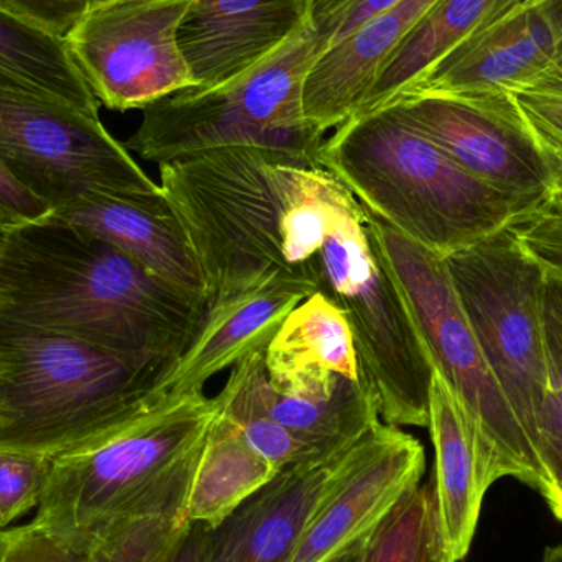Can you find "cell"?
<instances>
[{"label": "cell", "mask_w": 562, "mask_h": 562, "mask_svg": "<svg viewBox=\"0 0 562 562\" xmlns=\"http://www.w3.org/2000/svg\"><path fill=\"white\" fill-rule=\"evenodd\" d=\"M317 291L346 316L386 425L428 428L432 363L383 262L362 204L347 193L316 259Z\"/></svg>", "instance_id": "cell-8"}, {"label": "cell", "mask_w": 562, "mask_h": 562, "mask_svg": "<svg viewBox=\"0 0 562 562\" xmlns=\"http://www.w3.org/2000/svg\"><path fill=\"white\" fill-rule=\"evenodd\" d=\"M442 260L482 353L537 451L538 418L553 382L541 314L543 267L512 226Z\"/></svg>", "instance_id": "cell-9"}, {"label": "cell", "mask_w": 562, "mask_h": 562, "mask_svg": "<svg viewBox=\"0 0 562 562\" xmlns=\"http://www.w3.org/2000/svg\"><path fill=\"white\" fill-rule=\"evenodd\" d=\"M216 413L204 390L161 398L114 435L53 459L30 524L72 537L135 518L187 517L188 491Z\"/></svg>", "instance_id": "cell-5"}, {"label": "cell", "mask_w": 562, "mask_h": 562, "mask_svg": "<svg viewBox=\"0 0 562 562\" xmlns=\"http://www.w3.org/2000/svg\"><path fill=\"white\" fill-rule=\"evenodd\" d=\"M49 213L52 207L30 193L0 164V229L9 231Z\"/></svg>", "instance_id": "cell-35"}, {"label": "cell", "mask_w": 562, "mask_h": 562, "mask_svg": "<svg viewBox=\"0 0 562 562\" xmlns=\"http://www.w3.org/2000/svg\"><path fill=\"white\" fill-rule=\"evenodd\" d=\"M214 402L217 412L240 429L250 448L277 472L293 465L326 462L273 418L266 350L236 363L226 385L214 396Z\"/></svg>", "instance_id": "cell-26"}, {"label": "cell", "mask_w": 562, "mask_h": 562, "mask_svg": "<svg viewBox=\"0 0 562 562\" xmlns=\"http://www.w3.org/2000/svg\"><path fill=\"white\" fill-rule=\"evenodd\" d=\"M0 562H86L81 548L35 525L0 531Z\"/></svg>", "instance_id": "cell-32"}, {"label": "cell", "mask_w": 562, "mask_h": 562, "mask_svg": "<svg viewBox=\"0 0 562 562\" xmlns=\"http://www.w3.org/2000/svg\"><path fill=\"white\" fill-rule=\"evenodd\" d=\"M425 469V448L415 436L376 423L340 456L291 562H329L366 540L422 485Z\"/></svg>", "instance_id": "cell-13"}, {"label": "cell", "mask_w": 562, "mask_h": 562, "mask_svg": "<svg viewBox=\"0 0 562 562\" xmlns=\"http://www.w3.org/2000/svg\"><path fill=\"white\" fill-rule=\"evenodd\" d=\"M561 78L562 36L550 5L525 0L403 94L514 95Z\"/></svg>", "instance_id": "cell-14"}, {"label": "cell", "mask_w": 562, "mask_h": 562, "mask_svg": "<svg viewBox=\"0 0 562 562\" xmlns=\"http://www.w3.org/2000/svg\"><path fill=\"white\" fill-rule=\"evenodd\" d=\"M55 214L108 240L151 276L187 291L207 307L200 260L161 188L155 193H89Z\"/></svg>", "instance_id": "cell-17"}, {"label": "cell", "mask_w": 562, "mask_h": 562, "mask_svg": "<svg viewBox=\"0 0 562 562\" xmlns=\"http://www.w3.org/2000/svg\"><path fill=\"white\" fill-rule=\"evenodd\" d=\"M158 170L203 269L207 306L279 280L317 291V254L349 193L333 173L259 148L191 155Z\"/></svg>", "instance_id": "cell-1"}, {"label": "cell", "mask_w": 562, "mask_h": 562, "mask_svg": "<svg viewBox=\"0 0 562 562\" xmlns=\"http://www.w3.org/2000/svg\"><path fill=\"white\" fill-rule=\"evenodd\" d=\"M0 88L52 95L89 114L101 102L76 68L65 40L0 5Z\"/></svg>", "instance_id": "cell-25"}, {"label": "cell", "mask_w": 562, "mask_h": 562, "mask_svg": "<svg viewBox=\"0 0 562 562\" xmlns=\"http://www.w3.org/2000/svg\"><path fill=\"white\" fill-rule=\"evenodd\" d=\"M119 0H0V5L49 35L65 36L89 13Z\"/></svg>", "instance_id": "cell-33"}, {"label": "cell", "mask_w": 562, "mask_h": 562, "mask_svg": "<svg viewBox=\"0 0 562 562\" xmlns=\"http://www.w3.org/2000/svg\"><path fill=\"white\" fill-rule=\"evenodd\" d=\"M53 459L0 452V512L7 527L36 510Z\"/></svg>", "instance_id": "cell-29"}, {"label": "cell", "mask_w": 562, "mask_h": 562, "mask_svg": "<svg viewBox=\"0 0 562 562\" xmlns=\"http://www.w3.org/2000/svg\"><path fill=\"white\" fill-rule=\"evenodd\" d=\"M428 429L435 446L431 482L442 538L449 558L461 562L474 541L487 491L479 475L474 446L461 406L435 369L429 390Z\"/></svg>", "instance_id": "cell-21"}, {"label": "cell", "mask_w": 562, "mask_h": 562, "mask_svg": "<svg viewBox=\"0 0 562 562\" xmlns=\"http://www.w3.org/2000/svg\"><path fill=\"white\" fill-rule=\"evenodd\" d=\"M339 458L293 465L270 479L226 520L207 528L206 562H291Z\"/></svg>", "instance_id": "cell-18"}, {"label": "cell", "mask_w": 562, "mask_h": 562, "mask_svg": "<svg viewBox=\"0 0 562 562\" xmlns=\"http://www.w3.org/2000/svg\"><path fill=\"white\" fill-rule=\"evenodd\" d=\"M316 0H191L178 45L196 88L234 81L313 25Z\"/></svg>", "instance_id": "cell-15"}, {"label": "cell", "mask_w": 562, "mask_h": 562, "mask_svg": "<svg viewBox=\"0 0 562 562\" xmlns=\"http://www.w3.org/2000/svg\"><path fill=\"white\" fill-rule=\"evenodd\" d=\"M398 0H316L313 23L319 56Z\"/></svg>", "instance_id": "cell-31"}, {"label": "cell", "mask_w": 562, "mask_h": 562, "mask_svg": "<svg viewBox=\"0 0 562 562\" xmlns=\"http://www.w3.org/2000/svg\"><path fill=\"white\" fill-rule=\"evenodd\" d=\"M537 452L548 482L544 502L562 521V383L554 376L538 418Z\"/></svg>", "instance_id": "cell-30"}, {"label": "cell", "mask_w": 562, "mask_h": 562, "mask_svg": "<svg viewBox=\"0 0 562 562\" xmlns=\"http://www.w3.org/2000/svg\"><path fill=\"white\" fill-rule=\"evenodd\" d=\"M272 415L323 461L339 458L382 422L369 382L340 373L296 376L272 385Z\"/></svg>", "instance_id": "cell-20"}, {"label": "cell", "mask_w": 562, "mask_h": 562, "mask_svg": "<svg viewBox=\"0 0 562 562\" xmlns=\"http://www.w3.org/2000/svg\"><path fill=\"white\" fill-rule=\"evenodd\" d=\"M541 314H543L544 346H547L551 373L562 383V279L547 272H544Z\"/></svg>", "instance_id": "cell-36"}, {"label": "cell", "mask_w": 562, "mask_h": 562, "mask_svg": "<svg viewBox=\"0 0 562 562\" xmlns=\"http://www.w3.org/2000/svg\"><path fill=\"white\" fill-rule=\"evenodd\" d=\"M521 2L525 0H439L385 59L353 115L389 105L465 40L494 25Z\"/></svg>", "instance_id": "cell-22"}, {"label": "cell", "mask_w": 562, "mask_h": 562, "mask_svg": "<svg viewBox=\"0 0 562 562\" xmlns=\"http://www.w3.org/2000/svg\"><path fill=\"white\" fill-rule=\"evenodd\" d=\"M547 3L550 5L551 13H553L554 20H557L558 29H560L562 36V0H547Z\"/></svg>", "instance_id": "cell-39"}, {"label": "cell", "mask_w": 562, "mask_h": 562, "mask_svg": "<svg viewBox=\"0 0 562 562\" xmlns=\"http://www.w3.org/2000/svg\"><path fill=\"white\" fill-rule=\"evenodd\" d=\"M266 366L273 386L319 373L366 379L346 316L319 291L284 317L267 347Z\"/></svg>", "instance_id": "cell-23"}, {"label": "cell", "mask_w": 562, "mask_h": 562, "mask_svg": "<svg viewBox=\"0 0 562 562\" xmlns=\"http://www.w3.org/2000/svg\"><path fill=\"white\" fill-rule=\"evenodd\" d=\"M362 562H454L446 550L432 482L409 492L367 537Z\"/></svg>", "instance_id": "cell-27"}, {"label": "cell", "mask_w": 562, "mask_h": 562, "mask_svg": "<svg viewBox=\"0 0 562 562\" xmlns=\"http://www.w3.org/2000/svg\"><path fill=\"white\" fill-rule=\"evenodd\" d=\"M313 293L307 284L279 280L210 304L196 336L158 375L151 396L157 402L183 398L204 390L223 370L263 352L284 317Z\"/></svg>", "instance_id": "cell-16"}, {"label": "cell", "mask_w": 562, "mask_h": 562, "mask_svg": "<svg viewBox=\"0 0 562 562\" xmlns=\"http://www.w3.org/2000/svg\"><path fill=\"white\" fill-rule=\"evenodd\" d=\"M512 227L544 272L562 279V211L548 204L521 217Z\"/></svg>", "instance_id": "cell-34"}, {"label": "cell", "mask_w": 562, "mask_h": 562, "mask_svg": "<svg viewBox=\"0 0 562 562\" xmlns=\"http://www.w3.org/2000/svg\"><path fill=\"white\" fill-rule=\"evenodd\" d=\"M551 204H553V206H557V207H558V210H561V211H562V204H554V203H551Z\"/></svg>", "instance_id": "cell-43"}, {"label": "cell", "mask_w": 562, "mask_h": 562, "mask_svg": "<svg viewBox=\"0 0 562 562\" xmlns=\"http://www.w3.org/2000/svg\"><path fill=\"white\" fill-rule=\"evenodd\" d=\"M3 234H5V231L0 229V244H2Z\"/></svg>", "instance_id": "cell-42"}, {"label": "cell", "mask_w": 562, "mask_h": 562, "mask_svg": "<svg viewBox=\"0 0 562 562\" xmlns=\"http://www.w3.org/2000/svg\"><path fill=\"white\" fill-rule=\"evenodd\" d=\"M165 367L0 323V452L55 459L114 435L160 400Z\"/></svg>", "instance_id": "cell-4"}, {"label": "cell", "mask_w": 562, "mask_h": 562, "mask_svg": "<svg viewBox=\"0 0 562 562\" xmlns=\"http://www.w3.org/2000/svg\"><path fill=\"white\" fill-rule=\"evenodd\" d=\"M367 540V538H366ZM366 540L360 541V543L353 544L349 550L344 551L339 557L334 558L329 562H362L363 558V548H366Z\"/></svg>", "instance_id": "cell-38"}, {"label": "cell", "mask_w": 562, "mask_h": 562, "mask_svg": "<svg viewBox=\"0 0 562 562\" xmlns=\"http://www.w3.org/2000/svg\"><path fill=\"white\" fill-rule=\"evenodd\" d=\"M207 527L188 521L154 562H206Z\"/></svg>", "instance_id": "cell-37"}, {"label": "cell", "mask_w": 562, "mask_h": 562, "mask_svg": "<svg viewBox=\"0 0 562 562\" xmlns=\"http://www.w3.org/2000/svg\"><path fill=\"white\" fill-rule=\"evenodd\" d=\"M439 0H398L317 58L304 82V114L326 135L349 121L393 49Z\"/></svg>", "instance_id": "cell-19"}, {"label": "cell", "mask_w": 562, "mask_h": 562, "mask_svg": "<svg viewBox=\"0 0 562 562\" xmlns=\"http://www.w3.org/2000/svg\"><path fill=\"white\" fill-rule=\"evenodd\" d=\"M385 108L528 213L553 201L550 167L514 95L403 94Z\"/></svg>", "instance_id": "cell-12"}, {"label": "cell", "mask_w": 562, "mask_h": 562, "mask_svg": "<svg viewBox=\"0 0 562 562\" xmlns=\"http://www.w3.org/2000/svg\"><path fill=\"white\" fill-rule=\"evenodd\" d=\"M528 131L543 151L553 177V201L562 204V81L514 94Z\"/></svg>", "instance_id": "cell-28"}, {"label": "cell", "mask_w": 562, "mask_h": 562, "mask_svg": "<svg viewBox=\"0 0 562 562\" xmlns=\"http://www.w3.org/2000/svg\"><path fill=\"white\" fill-rule=\"evenodd\" d=\"M279 472L257 454L233 422L214 416L188 491L184 515L207 528L226 520Z\"/></svg>", "instance_id": "cell-24"}, {"label": "cell", "mask_w": 562, "mask_h": 562, "mask_svg": "<svg viewBox=\"0 0 562 562\" xmlns=\"http://www.w3.org/2000/svg\"><path fill=\"white\" fill-rule=\"evenodd\" d=\"M0 164L53 213L89 193H155L99 115L52 95L0 88Z\"/></svg>", "instance_id": "cell-10"}, {"label": "cell", "mask_w": 562, "mask_h": 562, "mask_svg": "<svg viewBox=\"0 0 562 562\" xmlns=\"http://www.w3.org/2000/svg\"><path fill=\"white\" fill-rule=\"evenodd\" d=\"M317 58L313 23L234 81L184 89L148 105L125 148L157 165L224 148H259L321 168L324 134L304 114V82Z\"/></svg>", "instance_id": "cell-6"}, {"label": "cell", "mask_w": 562, "mask_h": 562, "mask_svg": "<svg viewBox=\"0 0 562 562\" xmlns=\"http://www.w3.org/2000/svg\"><path fill=\"white\" fill-rule=\"evenodd\" d=\"M206 306L117 247L49 213L3 234L0 323L48 330L167 369Z\"/></svg>", "instance_id": "cell-2"}, {"label": "cell", "mask_w": 562, "mask_h": 562, "mask_svg": "<svg viewBox=\"0 0 562 562\" xmlns=\"http://www.w3.org/2000/svg\"><path fill=\"white\" fill-rule=\"evenodd\" d=\"M5 528L9 527H7L5 520H3L2 512H0V531L5 530Z\"/></svg>", "instance_id": "cell-41"}, {"label": "cell", "mask_w": 562, "mask_h": 562, "mask_svg": "<svg viewBox=\"0 0 562 562\" xmlns=\"http://www.w3.org/2000/svg\"><path fill=\"white\" fill-rule=\"evenodd\" d=\"M541 562H562V547L547 548Z\"/></svg>", "instance_id": "cell-40"}, {"label": "cell", "mask_w": 562, "mask_h": 562, "mask_svg": "<svg viewBox=\"0 0 562 562\" xmlns=\"http://www.w3.org/2000/svg\"><path fill=\"white\" fill-rule=\"evenodd\" d=\"M319 165L373 216L442 259L530 214L462 170L392 108L334 128Z\"/></svg>", "instance_id": "cell-3"}, {"label": "cell", "mask_w": 562, "mask_h": 562, "mask_svg": "<svg viewBox=\"0 0 562 562\" xmlns=\"http://www.w3.org/2000/svg\"><path fill=\"white\" fill-rule=\"evenodd\" d=\"M191 0H119L86 15L66 48L111 111H144L175 92L196 88L178 45Z\"/></svg>", "instance_id": "cell-11"}, {"label": "cell", "mask_w": 562, "mask_h": 562, "mask_svg": "<svg viewBox=\"0 0 562 562\" xmlns=\"http://www.w3.org/2000/svg\"><path fill=\"white\" fill-rule=\"evenodd\" d=\"M366 213L432 369L445 379L461 406L485 491L498 479L515 477L547 497V475L537 451L482 353L445 260L370 211Z\"/></svg>", "instance_id": "cell-7"}]
</instances>
